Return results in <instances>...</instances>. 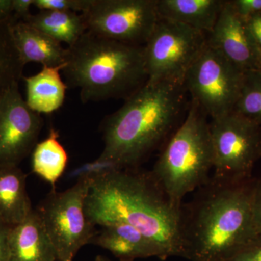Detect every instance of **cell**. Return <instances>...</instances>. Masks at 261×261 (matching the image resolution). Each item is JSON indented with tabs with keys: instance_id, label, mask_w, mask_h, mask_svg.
Returning <instances> with one entry per match:
<instances>
[{
	"instance_id": "9a60e30c",
	"label": "cell",
	"mask_w": 261,
	"mask_h": 261,
	"mask_svg": "<svg viewBox=\"0 0 261 261\" xmlns=\"http://www.w3.org/2000/svg\"><path fill=\"white\" fill-rule=\"evenodd\" d=\"M102 229L92 242L111 252L120 261L158 257L159 248L140 231L123 223L102 225Z\"/></svg>"
},
{
	"instance_id": "5b68a950",
	"label": "cell",
	"mask_w": 261,
	"mask_h": 261,
	"mask_svg": "<svg viewBox=\"0 0 261 261\" xmlns=\"http://www.w3.org/2000/svg\"><path fill=\"white\" fill-rule=\"evenodd\" d=\"M207 118L191 100L186 116L171 135L150 171L177 207H181L185 196L210 179L214 152Z\"/></svg>"
},
{
	"instance_id": "4316f807",
	"label": "cell",
	"mask_w": 261,
	"mask_h": 261,
	"mask_svg": "<svg viewBox=\"0 0 261 261\" xmlns=\"http://www.w3.org/2000/svg\"><path fill=\"white\" fill-rule=\"evenodd\" d=\"M245 22L252 40L257 47L261 48V14L255 15Z\"/></svg>"
},
{
	"instance_id": "30bf717a",
	"label": "cell",
	"mask_w": 261,
	"mask_h": 261,
	"mask_svg": "<svg viewBox=\"0 0 261 261\" xmlns=\"http://www.w3.org/2000/svg\"><path fill=\"white\" fill-rule=\"evenodd\" d=\"M87 32L144 47L159 20L157 0H92L82 13Z\"/></svg>"
},
{
	"instance_id": "cb8c5ba5",
	"label": "cell",
	"mask_w": 261,
	"mask_h": 261,
	"mask_svg": "<svg viewBox=\"0 0 261 261\" xmlns=\"http://www.w3.org/2000/svg\"><path fill=\"white\" fill-rule=\"evenodd\" d=\"M224 261H261V238H254Z\"/></svg>"
},
{
	"instance_id": "8fae6325",
	"label": "cell",
	"mask_w": 261,
	"mask_h": 261,
	"mask_svg": "<svg viewBox=\"0 0 261 261\" xmlns=\"http://www.w3.org/2000/svg\"><path fill=\"white\" fill-rule=\"evenodd\" d=\"M15 82L0 98V165L18 166L33 152L43 119L22 97Z\"/></svg>"
},
{
	"instance_id": "8992f818",
	"label": "cell",
	"mask_w": 261,
	"mask_h": 261,
	"mask_svg": "<svg viewBox=\"0 0 261 261\" xmlns=\"http://www.w3.org/2000/svg\"><path fill=\"white\" fill-rule=\"evenodd\" d=\"M92 178H79L63 192L53 190L36 209L59 261H72L79 250L92 241L95 226L85 212Z\"/></svg>"
},
{
	"instance_id": "603a6c76",
	"label": "cell",
	"mask_w": 261,
	"mask_h": 261,
	"mask_svg": "<svg viewBox=\"0 0 261 261\" xmlns=\"http://www.w3.org/2000/svg\"><path fill=\"white\" fill-rule=\"evenodd\" d=\"M92 3V0H33V5L39 10L82 13L88 10Z\"/></svg>"
},
{
	"instance_id": "4dcf8cb0",
	"label": "cell",
	"mask_w": 261,
	"mask_h": 261,
	"mask_svg": "<svg viewBox=\"0 0 261 261\" xmlns=\"http://www.w3.org/2000/svg\"><path fill=\"white\" fill-rule=\"evenodd\" d=\"M257 70H261V48L258 47V54H257Z\"/></svg>"
},
{
	"instance_id": "e0dca14e",
	"label": "cell",
	"mask_w": 261,
	"mask_h": 261,
	"mask_svg": "<svg viewBox=\"0 0 261 261\" xmlns=\"http://www.w3.org/2000/svg\"><path fill=\"white\" fill-rule=\"evenodd\" d=\"M33 210L25 173L18 166L0 165V222L12 227Z\"/></svg>"
},
{
	"instance_id": "44dd1931",
	"label": "cell",
	"mask_w": 261,
	"mask_h": 261,
	"mask_svg": "<svg viewBox=\"0 0 261 261\" xmlns=\"http://www.w3.org/2000/svg\"><path fill=\"white\" fill-rule=\"evenodd\" d=\"M11 21L0 23V98L12 84L23 78L25 66L12 40Z\"/></svg>"
},
{
	"instance_id": "52a82bcc",
	"label": "cell",
	"mask_w": 261,
	"mask_h": 261,
	"mask_svg": "<svg viewBox=\"0 0 261 261\" xmlns=\"http://www.w3.org/2000/svg\"><path fill=\"white\" fill-rule=\"evenodd\" d=\"M207 42V35L181 23L160 18L144 46L147 82L184 86L189 70Z\"/></svg>"
},
{
	"instance_id": "5bb4252c",
	"label": "cell",
	"mask_w": 261,
	"mask_h": 261,
	"mask_svg": "<svg viewBox=\"0 0 261 261\" xmlns=\"http://www.w3.org/2000/svg\"><path fill=\"white\" fill-rule=\"evenodd\" d=\"M10 32L15 49L24 65L41 63L42 66L63 65L67 50L60 42L34 28L30 24L14 17L10 24Z\"/></svg>"
},
{
	"instance_id": "9c48e42d",
	"label": "cell",
	"mask_w": 261,
	"mask_h": 261,
	"mask_svg": "<svg viewBox=\"0 0 261 261\" xmlns=\"http://www.w3.org/2000/svg\"><path fill=\"white\" fill-rule=\"evenodd\" d=\"M245 73L206 42L189 70L184 87L191 100L213 119L232 112Z\"/></svg>"
},
{
	"instance_id": "6da1fadb",
	"label": "cell",
	"mask_w": 261,
	"mask_h": 261,
	"mask_svg": "<svg viewBox=\"0 0 261 261\" xmlns=\"http://www.w3.org/2000/svg\"><path fill=\"white\" fill-rule=\"evenodd\" d=\"M91 178L85 212L94 226L130 225L157 246L161 260L181 257V207L173 205L151 172L123 168Z\"/></svg>"
},
{
	"instance_id": "ba28073f",
	"label": "cell",
	"mask_w": 261,
	"mask_h": 261,
	"mask_svg": "<svg viewBox=\"0 0 261 261\" xmlns=\"http://www.w3.org/2000/svg\"><path fill=\"white\" fill-rule=\"evenodd\" d=\"M214 175L224 181L251 178L252 168L261 158V126L231 112L211 119Z\"/></svg>"
},
{
	"instance_id": "2e32d148",
	"label": "cell",
	"mask_w": 261,
	"mask_h": 261,
	"mask_svg": "<svg viewBox=\"0 0 261 261\" xmlns=\"http://www.w3.org/2000/svg\"><path fill=\"white\" fill-rule=\"evenodd\" d=\"M225 0H157L159 18L205 34L211 32Z\"/></svg>"
},
{
	"instance_id": "f546056e",
	"label": "cell",
	"mask_w": 261,
	"mask_h": 261,
	"mask_svg": "<svg viewBox=\"0 0 261 261\" xmlns=\"http://www.w3.org/2000/svg\"><path fill=\"white\" fill-rule=\"evenodd\" d=\"M13 18V0H0V23L10 21Z\"/></svg>"
},
{
	"instance_id": "f1b7e54d",
	"label": "cell",
	"mask_w": 261,
	"mask_h": 261,
	"mask_svg": "<svg viewBox=\"0 0 261 261\" xmlns=\"http://www.w3.org/2000/svg\"><path fill=\"white\" fill-rule=\"evenodd\" d=\"M10 226L0 222V261H8V237Z\"/></svg>"
},
{
	"instance_id": "277c9868",
	"label": "cell",
	"mask_w": 261,
	"mask_h": 261,
	"mask_svg": "<svg viewBox=\"0 0 261 261\" xmlns=\"http://www.w3.org/2000/svg\"><path fill=\"white\" fill-rule=\"evenodd\" d=\"M63 72L68 88H78L84 103L133 95L148 81L144 47L89 32L66 49Z\"/></svg>"
},
{
	"instance_id": "7a4b0ae2",
	"label": "cell",
	"mask_w": 261,
	"mask_h": 261,
	"mask_svg": "<svg viewBox=\"0 0 261 261\" xmlns=\"http://www.w3.org/2000/svg\"><path fill=\"white\" fill-rule=\"evenodd\" d=\"M255 180L210 178L187 205L180 222L181 257L224 261L254 239L252 199Z\"/></svg>"
},
{
	"instance_id": "7c38bea8",
	"label": "cell",
	"mask_w": 261,
	"mask_h": 261,
	"mask_svg": "<svg viewBox=\"0 0 261 261\" xmlns=\"http://www.w3.org/2000/svg\"><path fill=\"white\" fill-rule=\"evenodd\" d=\"M207 44L243 71L257 70L258 47L231 2L225 1L214 29L207 35Z\"/></svg>"
},
{
	"instance_id": "4fadbf2b",
	"label": "cell",
	"mask_w": 261,
	"mask_h": 261,
	"mask_svg": "<svg viewBox=\"0 0 261 261\" xmlns=\"http://www.w3.org/2000/svg\"><path fill=\"white\" fill-rule=\"evenodd\" d=\"M8 250V261L58 260L55 247L34 209L23 222L10 227Z\"/></svg>"
},
{
	"instance_id": "d6986e66",
	"label": "cell",
	"mask_w": 261,
	"mask_h": 261,
	"mask_svg": "<svg viewBox=\"0 0 261 261\" xmlns=\"http://www.w3.org/2000/svg\"><path fill=\"white\" fill-rule=\"evenodd\" d=\"M24 21L57 42L66 43L69 47L87 32L83 15L75 12L40 10Z\"/></svg>"
},
{
	"instance_id": "ffe728a7",
	"label": "cell",
	"mask_w": 261,
	"mask_h": 261,
	"mask_svg": "<svg viewBox=\"0 0 261 261\" xmlns=\"http://www.w3.org/2000/svg\"><path fill=\"white\" fill-rule=\"evenodd\" d=\"M68 162V154L60 142L58 132L51 128L47 138L37 143L33 150L32 171L55 190Z\"/></svg>"
},
{
	"instance_id": "484cf974",
	"label": "cell",
	"mask_w": 261,
	"mask_h": 261,
	"mask_svg": "<svg viewBox=\"0 0 261 261\" xmlns=\"http://www.w3.org/2000/svg\"><path fill=\"white\" fill-rule=\"evenodd\" d=\"M233 10L244 20L261 14V0H230Z\"/></svg>"
},
{
	"instance_id": "83f0119b",
	"label": "cell",
	"mask_w": 261,
	"mask_h": 261,
	"mask_svg": "<svg viewBox=\"0 0 261 261\" xmlns=\"http://www.w3.org/2000/svg\"><path fill=\"white\" fill-rule=\"evenodd\" d=\"M33 0H13V15L18 20H24L30 16Z\"/></svg>"
},
{
	"instance_id": "d4e9b609",
	"label": "cell",
	"mask_w": 261,
	"mask_h": 261,
	"mask_svg": "<svg viewBox=\"0 0 261 261\" xmlns=\"http://www.w3.org/2000/svg\"><path fill=\"white\" fill-rule=\"evenodd\" d=\"M254 238H261V178L255 180L252 199Z\"/></svg>"
},
{
	"instance_id": "3957f363",
	"label": "cell",
	"mask_w": 261,
	"mask_h": 261,
	"mask_svg": "<svg viewBox=\"0 0 261 261\" xmlns=\"http://www.w3.org/2000/svg\"><path fill=\"white\" fill-rule=\"evenodd\" d=\"M187 93L179 84L147 82L105 118L104 149L98 159L121 168L138 166L179 126L189 107Z\"/></svg>"
},
{
	"instance_id": "7402d4cb",
	"label": "cell",
	"mask_w": 261,
	"mask_h": 261,
	"mask_svg": "<svg viewBox=\"0 0 261 261\" xmlns=\"http://www.w3.org/2000/svg\"><path fill=\"white\" fill-rule=\"evenodd\" d=\"M233 112L261 126V70L245 72L243 87Z\"/></svg>"
},
{
	"instance_id": "1f68e13d",
	"label": "cell",
	"mask_w": 261,
	"mask_h": 261,
	"mask_svg": "<svg viewBox=\"0 0 261 261\" xmlns=\"http://www.w3.org/2000/svg\"><path fill=\"white\" fill-rule=\"evenodd\" d=\"M94 261H111L108 257L102 256V255H98L96 257L95 260Z\"/></svg>"
},
{
	"instance_id": "ac0fdd59",
	"label": "cell",
	"mask_w": 261,
	"mask_h": 261,
	"mask_svg": "<svg viewBox=\"0 0 261 261\" xmlns=\"http://www.w3.org/2000/svg\"><path fill=\"white\" fill-rule=\"evenodd\" d=\"M63 66H44L37 74L23 77L27 87L25 102L34 112L49 114L63 106L68 88L61 75Z\"/></svg>"
}]
</instances>
